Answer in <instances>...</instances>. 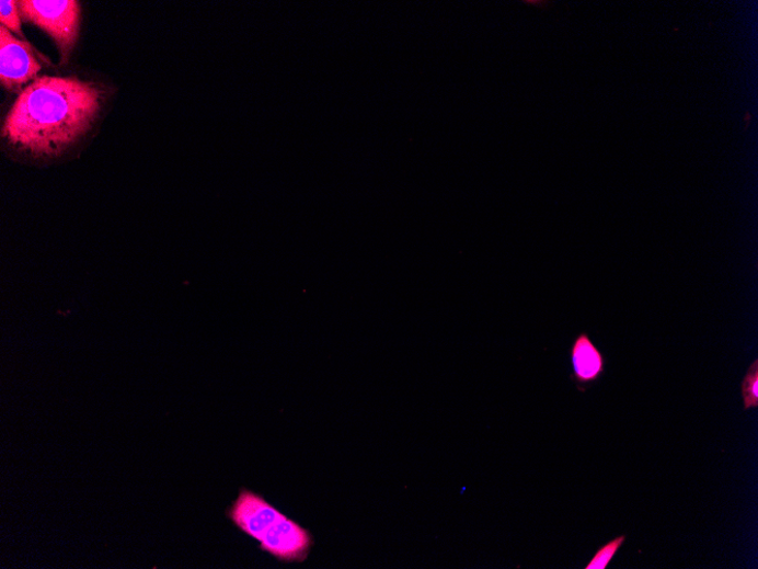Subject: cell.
Instances as JSON below:
<instances>
[{"label": "cell", "instance_id": "1", "mask_svg": "<svg viewBox=\"0 0 758 569\" xmlns=\"http://www.w3.org/2000/svg\"><path fill=\"white\" fill-rule=\"evenodd\" d=\"M103 93L74 77L45 76L27 86L9 112L3 137L35 157H57L91 129Z\"/></svg>", "mask_w": 758, "mask_h": 569}, {"label": "cell", "instance_id": "2", "mask_svg": "<svg viewBox=\"0 0 758 569\" xmlns=\"http://www.w3.org/2000/svg\"><path fill=\"white\" fill-rule=\"evenodd\" d=\"M226 515L240 532L256 540L263 553L279 562H303L314 546L310 530L254 490L241 487Z\"/></svg>", "mask_w": 758, "mask_h": 569}, {"label": "cell", "instance_id": "3", "mask_svg": "<svg viewBox=\"0 0 758 569\" xmlns=\"http://www.w3.org/2000/svg\"><path fill=\"white\" fill-rule=\"evenodd\" d=\"M18 7L21 18L46 31L62 60H67L79 37L80 3L77 0H21Z\"/></svg>", "mask_w": 758, "mask_h": 569}, {"label": "cell", "instance_id": "4", "mask_svg": "<svg viewBox=\"0 0 758 569\" xmlns=\"http://www.w3.org/2000/svg\"><path fill=\"white\" fill-rule=\"evenodd\" d=\"M42 70L41 62L33 49L15 38L11 31L0 25V80L2 84L16 91L30 80L35 79Z\"/></svg>", "mask_w": 758, "mask_h": 569}, {"label": "cell", "instance_id": "5", "mask_svg": "<svg viewBox=\"0 0 758 569\" xmlns=\"http://www.w3.org/2000/svg\"><path fill=\"white\" fill-rule=\"evenodd\" d=\"M568 356L573 368L572 379L582 392L606 374L607 359L585 332L575 338Z\"/></svg>", "mask_w": 758, "mask_h": 569}, {"label": "cell", "instance_id": "6", "mask_svg": "<svg viewBox=\"0 0 758 569\" xmlns=\"http://www.w3.org/2000/svg\"><path fill=\"white\" fill-rule=\"evenodd\" d=\"M627 536L620 535L607 545L599 548L585 569H607L618 551L624 545Z\"/></svg>", "mask_w": 758, "mask_h": 569}, {"label": "cell", "instance_id": "7", "mask_svg": "<svg viewBox=\"0 0 758 569\" xmlns=\"http://www.w3.org/2000/svg\"><path fill=\"white\" fill-rule=\"evenodd\" d=\"M742 397L745 410L758 407V361L747 369L742 383Z\"/></svg>", "mask_w": 758, "mask_h": 569}, {"label": "cell", "instance_id": "8", "mask_svg": "<svg viewBox=\"0 0 758 569\" xmlns=\"http://www.w3.org/2000/svg\"><path fill=\"white\" fill-rule=\"evenodd\" d=\"M21 19L18 2H13V0H8V2L3 0V2H0V23L12 31V33L23 38Z\"/></svg>", "mask_w": 758, "mask_h": 569}, {"label": "cell", "instance_id": "9", "mask_svg": "<svg viewBox=\"0 0 758 569\" xmlns=\"http://www.w3.org/2000/svg\"><path fill=\"white\" fill-rule=\"evenodd\" d=\"M751 118H753L751 114H750L749 112H747V113L745 114V116H744V122L746 123L745 129L748 128V125H749Z\"/></svg>", "mask_w": 758, "mask_h": 569}]
</instances>
